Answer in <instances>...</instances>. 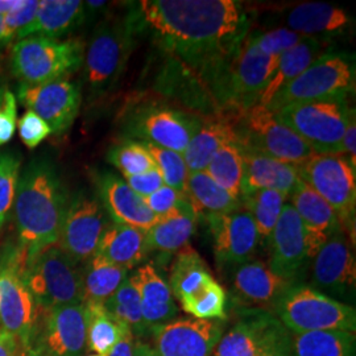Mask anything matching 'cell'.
<instances>
[{
    "mask_svg": "<svg viewBox=\"0 0 356 356\" xmlns=\"http://www.w3.org/2000/svg\"><path fill=\"white\" fill-rule=\"evenodd\" d=\"M198 216L188 198L179 206L177 211L165 219L159 220L152 229L145 232V245L149 252L177 254L189 245V241L195 232Z\"/></svg>",
    "mask_w": 356,
    "mask_h": 356,
    "instance_id": "obj_30",
    "label": "cell"
},
{
    "mask_svg": "<svg viewBox=\"0 0 356 356\" xmlns=\"http://www.w3.org/2000/svg\"><path fill=\"white\" fill-rule=\"evenodd\" d=\"M260 356H293L292 334L284 329Z\"/></svg>",
    "mask_w": 356,
    "mask_h": 356,
    "instance_id": "obj_52",
    "label": "cell"
},
{
    "mask_svg": "<svg viewBox=\"0 0 356 356\" xmlns=\"http://www.w3.org/2000/svg\"><path fill=\"white\" fill-rule=\"evenodd\" d=\"M67 204L65 185L51 161H31L19 178L13 202L16 245L26 267L42 251L57 245Z\"/></svg>",
    "mask_w": 356,
    "mask_h": 356,
    "instance_id": "obj_2",
    "label": "cell"
},
{
    "mask_svg": "<svg viewBox=\"0 0 356 356\" xmlns=\"http://www.w3.org/2000/svg\"><path fill=\"white\" fill-rule=\"evenodd\" d=\"M342 154L356 169V118L355 110L351 113L342 139Z\"/></svg>",
    "mask_w": 356,
    "mask_h": 356,
    "instance_id": "obj_51",
    "label": "cell"
},
{
    "mask_svg": "<svg viewBox=\"0 0 356 356\" xmlns=\"http://www.w3.org/2000/svg\"><path fill=\"white\" fill-rule=\"evenodd\" d=\"M134 346H135L134 335L127 334L115 344L114 348L106 356H134Z\"/></svg>",
    "mask_w": 356,
    "mask_h": 356,
    "instance_id": "obj_54",
    "label": "cell"
},
{
    "mask_svg": "<svg viewBox=\"0 0 356 356\" xmlns=\"http://www.w3.org/2000/svg\"><path fill=\"white\" fill-rule=\"evenodd\" d=\"M206 220L219 264L239 267L252 260L260 238L254 218L248 211L241 209L223 216H206Z\"/></svg>",
    "mask_w": 356,
    "mask_h": 356,
    "instance_id": "obj_21",
    "label": "cell"
},
{
    "mask_svg": "<svg viewBox=\"0 0 356 356\" xmlns=\"http://www.w3.org/2000/svg\"><path fill=\"white\" fill-rule=\"evenodd\" d=\"M238 140L235 126L225 119L204 122L182 153L191 173L204 172L216 151L227 141Z\"/></svg>",
    "mask_w": 356,
    "mask_h": 356,
    "instance_id": "obj_33",
    "label": "cell"
},
{
    "mask_svg": "<svg viewBox=\"0 0 356 356\" xmlns=\"http://www.w3.org/2000/svg\"><path fill=\"white\" fill-rule=\"evenodd\" d=\"M102 204L88 195H76L69 201L57 247L76 264H85L97 254L110 219Z\"/></svg>",
    "mask_w": 356,
    "mask_h": 356,
    "instance_id": "obj_14",
    "label": "cell"
},
{
    "mask_svg": "<svg viewBox=\"0 0 356 356\" xmlns=\"http://www.w3.org/2000/svg\"><path fill=\"white\" fill-rule=\"evenodd\" d=\"M204 172L234 198H239L242 191L244 161L238 140L225 143L213 156Z\"/></svg>",
    "mask_w": 356,
    "mask_h": 356,
    "instance_id": "obj_37",
    "label": "cell"
},
{
    "mask_svg": "<svg viewBox=\"0 0 356 356\" xmlns=\"http://www.w3.org/2000/svg\"><path fill=\"white\" fill-rule=\"evenodd\" d=\"M97 188L99 202L114 223L147 232L159 222L144 198L132 191L123 178L110 172H103L97 175Z\"/></svg>",
    "mask_w": 356,
    "mask_h": 356,
    "instance_id": "obj_22",
    "label": "cell"
},
{
    "mask_svg": "<svg viewBox=\"0 0 356 356\" xmlns=\"http://www.w3.org/2000/svg\"><path fill=\"white\" fill-rule=\"evenodd\" d=\"M97 254L128 270L138 267L148 254L145 232L111 222L103 234Z\"/></svg>",
    "mask_w": 356,
    "mask_h": 356,
    "instance_id": "obj_32",
    "label": "cell"
},
{
    "mask_svg": "<svg viewBox=\"0 0 356 356\" xmlns=\"http://www.w3.org/2000/svg\"><path fill=\"white\" fill-rule=\"evenodd\" d=\"M107 160L123 177L139 176L156 168L152 154L141 141L126 140L116 144L107 153Z\"/></svg>",
    "mask_w": 356,
    "mask_h": 356,
    "instance_id": "obj_41",
    "label": "cell"
},
{
    "mask_svg": "<svg viewBox=\"0 0 356 356\" xmlns=\"http://www.w3.org/2000/svg\"><path fill=\"white\" fill-rule=\"evenodd\" d=\"M272 313L293 334L356 330L354 306L339 302L302 282L294 284L284 293L272 307Z\"/></svg>",
    "mask_w": 356,
    "mask_h": 356,
    "instance_id": "obj_3",
    "label": "cell"
},
{
    "mask_svg": "<svg viewBox=\"0 0 356 356\" xmlns=\"http://www.w3.org/2000/svg\"><path fill=\"white\" fill-rule=\"evenodd\" d=\"M284 329L269 310L241 307L235 323L222 335L213 355L260 356Z\"/></svg>",
    "mask_w": 356,
    "mask_h": 356,
    "instance_id": "obj_20",
    "label": "cell"
},
{
    "mask_svg": "<svg viewBox=\"0 0 356 356\" xmlns=\"http://www.w3.org/2000/svg\"><path fill=\"white\" fill-rule=\"evenodd\" d=\"M19 101L28 111L38 114L51 129L61 135L73 126L82 104L81 85L69 79H58L40 85L22 83L17 89Z\"/></svg>",
    "mask_w": 356,
    "mask_h": 356,
    "instance_id": "obj_17",
    "label": "cell"
},
{
    "mask_svg": "<svg viewBox=\"0 0 356 356\" xmlns=\"http://www.w3.org/2000/svg\"><path fill=\"white\" fill-rule=\"evenodd\" d=\"M354 90V60L344 53L327 51L282 88L266 107L276 113L293 103L347 101Z\"/></svg>",
    "mask_w": 356,
    "mask_h": 356,
    "instance_id": "obj_6",
    "label": "cell"
},
{
    "mask_svg": "<svg viewBox=\"0 0 356 356\" xmlns=\"http://www.w3.org/2000/svg\"><path fill=\"white\" fill-rule=\"evenodd\" d=\"M214 281L204 259L188 245L177 252L168 284L170 292L182 306L204 292Z\"/></svg>",
    "mask_w": 356,
    "mask_h": 356,
    "instance_id": "obj_31",
    "label": "cell"
},
{
    "mask_svg": "<svg viewBox=\"0 0 356 356\" xmlns=\"http://www.w3.org/2000/svg\"><path fill=\"white\" fill-rule=\"evenodd\" d=\"M24 257L16 244L0 254V323L15 335L20 347H31L42 310L24 280Z\"/></svg>",
    "mask_w": 356,
    "mask_h": 356,
    "instance_id": "obj_7",
    "label": "cell"
},
{
    "mask_svg": "<svg viewBox=\"0 0 356 356\" xmlns=\"http://www.w3.org/2000/svg\"><path fill=\"white\" fill-rule=\"evenodd\" d=\"M85 58V44L79 38L31 36L19 40L11 51V70L22 83L40 85L78 72Z\"/></svg>",
    "mask_w": 356,
    "mask_h": 356,
    "instance_id": "obj_5",
    "label": "cell"
},
{
    "mask_svg": "<svg viewBox=\"0 0 356 356\" xmlns=\"http://www.w3.org/2000/svg\"><path fill=\"white\" fill-rule=\"evenodd\" d=\"M20 168L22 157L19 153L13 151L0 153V229L13 209Z\"/></svg>",
    "mask_w": 356,
    "mask_h": 356,
    "instance_id": "obj_44",
    "label": "cell"
},
{
    "mask_svg": "<svg viewBox=\"0 0 356 356\" xmlns=\"http://www.w3.org/2000/svg\"><path fill=\"white\" fill-rule=\"evenodd\" d=\"M292 285L294 282L277 276L266 263L251 260L236 267L232 296L241 307L266 309L272 313V307Z\"/></svg>",
    "mask_w": 356,
    "mask_h": 356,
    "instance_id": "obj_23",
    "label": "cell"
},
{
    "mask_svg": "<svg viewBox=\"0 0 356 356\" xmlns=\"http://www.w3.org/2000/svg\"><path fill=\"white\" fill-rule=\"evenodd\" d=\"M244 175L241 195L256 191H279L286 198L302 182L298 166L242 147Z\"/></svg>",
    "mask_w": 356,
    "mask_h": 356,
    "instance_id": "obj_25",
    "label": "cell"
},
{
    "mask_svg": "<svg viewBox=\"0 0 356 356\" xmlns=\"http://www.w3.org/2000/svg\"><path fill=\"white\" fill-rule=\"evenodd\" d=\"M185 198H186L185 195L164 185L149 197L144 198V201L156 218L161 220L175 214Z\"/></svg>",
    "mask_w": 356,
    "mask_h": 356,
    "instance_id": "obj_47",
    "label": "cell"
},
{
    "mask_svg": "<svg viewBox=\"0 0 356 356\" xmlns=\"http://www.w3.org/2000/svg\"><path fill=\"white\" fill-rule=\"evenodd\" d=\"M147 149L152 154L157 170L160 172L166 186L175 189L179 194L186 197V185L189 178V169L181 153L160 148L152 144L144 143Z\"/></svg>",
    "mask_w": 356,
    "mask_h": 356,
    "instance_id": "obj_42",
    "label": "cell"
},
{
    "mask_svg": "<svg viewBox=\"0 0 356 356\" xmlns=\"http://www.w3.org/2000/svg\"><path fill=\"white\" fill-rule=\"evenodd\" d=\"M16 356H40L38 354V351L32 347H20L19 353L16 354Z\"/></svg>",
    "mask_w": 356,
    "mask_h": 356,
    "instance_id": "obj_58",
    "label": "cell"
},
{
    "mask_svg": "<svg viewBox=\"0 0 356 356\" xmlns=\"http://www.w3.org/2000/svg\"><path fill=\"white\" fill-rule=\"evenodd\" d=\"M17 126V103L10 90L4 89L0 103V147L10 143Z\"/></svg>",
    "mask_w": 356,
    "mask_h": 356,
    "instance_id": "obj_48",
    "label": "cell"
},
{
    "mask_svg": "<svg viewBox=\"0 0 356 356\" xmlns=\"http://www.w3.org/2000/svg\"><path fill=\"white\" fill-rule=\"evenodd\" d=\"M13 40H15V38L8 32V29L6 28V24H4V16L0 15V45H6L8 42H11Z\"/></svg>",
    "mask_w": 356,
    "mask_h": 356,
    "instance_id": "obj_57",
    "label": "cell"
},
{
    "mask_svg": "<svg viewBox=\"0 0 356 356\" xmlns=\"http://www.w3.org/2000/svg\"><path fill=\"white\" fill-rule=\"evenodd\" d=\"M128 279V269L94 254L82 269L83 302L104 304Z\"/></svg>",
    "mask_w": 356,
    "mask_h": 356,
    "instance_id": "obj_35",
    "label": "cell"
},
{
    "mask_svg": "<svg viewBox=\"0 0 356 356\" xmlns=\"http://www.w3.org/2000/svg\"><path fill=\"white\" fill-rule=\"evenodd\" d=\"M327 51H330L329 41L318 38H302L291 49L284 51L277 61L273 76H270L259 99V104L267 106L282 88L304 73L310 65Z\"/></svg>",
    "mask_w": 356,
    "mask_h": 356,
    "instance_id": "obj_29",
    "label": "cell"
},
{
    "mask_svg": "<svg viewBox=\"0 0 356 356\" xmlns=\"http://www.w3.org/2000/svg\"><path fill=\"white\" fill-rule=\"evenodd\" d=\"M354 108L347 101L293 103L275 114L316 154H342V139Z\"/></svg>",
    "mask_w": 356,
    "mask_h": 356,
    "instance_id": "obj_8",
    "label": "cell"
},
{
    "mask_svg": "<svg viewBox=\"0 0 356 356\" xmlns=\"http://www.w3.org/2000/svg\"><path fill=\"white\" fill-rule=\"evenodd\" d=\"M131 280L140 297L143 318L149 329L176 319L178 306L175 302L168 281L152 264H144L135 270Z\"/></svg>",
    "mask_w": 356,
    "mask_h": 356,
    "instance_id": "obj_27",
    "label": "cell"
},
{
    "mask_svg": "<svg viewBox=\"0 0 356 356\" xmlns=\"http://www.w3.org/2000/svg\"><path fill=\"white\" fill-rule=\"evenodd\" d=\"M103 305L110 316L126 326L138 341L149 335V329L141 313L140 297L131 277H128Z\"/></svg>",
    "mask_w": 356,
    "mask_h": 356,
    "instance_id": "obj_38",
    "label": "cell"
},
{
    "mask_svg": "<svg viewBox=\"0 0 356 356\" xmlns=\"http://www.w3.org/2000/svg\"><path fill=\"white\" fill-rule=\"evenodd\" d=\"M289 198L293 209L302 222L309 254L313 260L331 236L342 229L339 218L330 204L304 181Z\"/></svg>",
    "mask_w": 356,
    "mask_h": 356,
    "instance_id": "obj_24",
    "label": "cell"
},
{
    "mask_svg": "<svg viewBox=\"0 0 356 356\" xmlns=\"http://www.w3.org/2000/svg\"><path fill=\"white\" fill-rule=\"evenodd\" d=\"M279 58L261 53L250 36H245L218 76L219 79L225 78L222 79L225 102L234 104L243 113L257 104Z\"/></svg>",
    "mask_w": 356,
    "mask_h": 356,
    "instance_id": "obj_12",
    "label": "cell"
},
{
    "mask_svg": "<svg viewBox=\"0 0 356 356\" xmlns=\"http://www.w3.org/2000/svg\"><path fill=\"white\" fill-rule=\"evenodd\" d=\"M89 356H103V355H89Z\"/></svg>",
    "mask_w": 356,
    "mask_h": 356,
    "instance_id": "obj_60",
    "label": "cell"
},
{
    "mask_svg": "<svg viewBox=\"0 0 356 356\" xmlns=\"http://www.w3.org/2000/svg\"><path fill=\"white\" fill-rule=\"evenodd\" d=\"M268 267L277 276L294 284L301 282L312 263L305 229L292 204H285L269 239Z\"/></svg>",
    "mask_w": 356,
    "mask_h": 356,
    "instance_id": "obj_18",
    "label": "cell"
},
{
    "mask_svg": "<svg viewBox=\"0 0 356 356\" xmlns=\"http://www.w3.org/2000/svg\"><path fill=\"white\" fill-rule=\"evenodd\" d=\"M86 17L85 1L79 0H42L35 20L22 29L16 38L38 36L60 38L81 26Z\"/></svg>",
    "mask_w": 356,
    "mask_h": 356,
    "instance_id": "obj_28",
    "label": "cell"
},
{
    "mask_svg": "<svg viewBox=\"0 0 356 356\" xmlns=\"http://www.w3.org/2000/svg\"><path fill=\"white\" fill-rule=\"evenodd\" d=\"M235 131L239 145L293 165L305 164L314 154L292 128L259 103L243 113L241 127Z\"/></svg>",
    "mask_w": 356,
    "mask_h": 356,
    "instance_id": "obj_11",
    "label": "cell"
},
{
    "mask_svg": "<svg viewBox=\"0 0 356 356\" xmlns=\"http://www.w3.org/2000/svg\"><path fill=\"white\" fill-rule=\"evenodd\" d=\"M293 356H355V332L312 331L292 334Z\"/></svg>",
    "mask_w": 356,
    "mask_h": 356,
    "instance_id": "obj_36",
    "label": "cell"
},
{
    "mask_svg": "<svg viewBox=\"0 0 356 356\" xmlns=\"http://www.w3.org/2000/svg\"><path fill=\"white\" fill-rule=\"evenodd\" d=\"M191 318L204 321H226L227 318V293L214 281L204 292L197 296L188 304L181 306Z\"/></svg>",
    "mask_w": 356,
    "mask_h": 356,
    "instance_id": "obj_43",
    "label": "cell"
},
{
    "mask_svg": "<svg viewBox=\"0 0 356 356\" xmlns=\"http://www.w3.org/2000/svg\"><path fill=\"white\" fill-rule=\"evenodd\" d=\"M282 22L284 28L304 38H325L346 31L351 24V17L343 8L329 3L305 1L284 13Z\"/></svg>",
    "mask_w": 356,
    "mask_h": 356,
    "instance_id": "obj_26",
    "label": "cell"
},
{
    "mask_svg": "<svg viewBox=\"0 0 356 356\" xmlns=\"http://www.w3.org/2000/svg\"><path fill=\"white\" fill-rule=\"evenodd\" d=\"M134 38L127 19H107L97 26L82 65L90 102L102 99L116 86L126 69Z\"/></svg>",
    "mask_w": 356,
    "mask_h": 356,
    "instance_id": "obj_4",
    "label": "cell"
},
{
    "mask_svg": "<svg viewBox=\"0 0 356 356\" xmlns=\"http://www.w3.org/2000/svg\"><path fill=\"white\" fill-rule=\"evenodd\" d=\"M301 179L330 204L347 236L354 239L356 169L343 154H313L298 166Z\"/></svg>",
    "mask_w": 356,
    "mask_h": 356,
    "instance_id": "obj_10",
    "label": "cell"
},
{
    "mask_svg": "<svg viewBox=\"0 0 356 356\" xmlns=\"http://www.w3.org/2000/svg\"><path fill=\"white\" fill-rule=\"evenodd\" d=\"M20 350V343L17 338L7 332L0 330V356H16Z\"/></svg>",
    "mask_w": 356,
    "mask_h": 356,
    "instance_id": "obj_53",
    "label": "cell"
},
{
    "mask_svg": "<svg viewBox=\"0 0 356 356\" xmlns=\"http://www.w3.org/2000/svg\"><path fill=\"white\" fill-rule=\"evenodd\" d=\"M123 179L127 182L128 186L132 191H135L138 195H140L141 198L149 197L154 191H159L160 188H163L165 185L157 168H154L152 170H148L139 176L123 177Z\"/></svg>",
    "mask_w": 356,
    "mask_h": 356,
    "instance_id": "obj_50",
    "label": "cell"
},
{
    "mask_svg": "<svg viewBox=\"0 0 356 356\" xmlns=\"http://www.w3.org/2000/svg\"><path fill=\"white\" fill-rule=\"evenodd\" d=\"M38 6H40V0H24L19 8L4 16L6 28L13 35V38H16V35L22 29H24L35 20Z\"/></svg>",
    "mask_w": 356,
    "mask_h": 356,
    "instance_id": "obj_49",
    "label": "cell"
},
{
    "mask_svg": "<svg viewBox=\"0 0 356 356\" xmlns=\"http://www.w3.org/2000/svg\"><path fill=\"white\" fill-rule=\"evenodd\" d=\"M310 264L312 288L343 304L355 300V256L343 229L331 236Z\"/></svg>",
    "mask_w": 356,
    "mask_h": 356,
    "instance_id": "obj_16",
    "label": "cell"
},
{
    "mask_svg": "<svg viewBox=\"0 0 356 356\" xmlns=\"http://www.w3.org/2000/svg\"><path fill=\"white\" fill-rule=\"evenodd\" d=\"M195 115L166 107L147 106L138 110L128 122L129 135L141 143L184 153L191 138L202 126Z\"/></svg>",
    "mask_w": 356,
    "mask_h": 356,
    "instance_id": "obj_15",
    "label": "cell"
},
{
    "mask_svg": "<svg viewBox=\"0 0 356 356\" xmlns=\"http://www.w3.org/2000/svg\"><path fill=\"white\" fill-rule=\"evenodd\" d=\"M32 348L40 356H82L88 347V310L82 304L42 312Z\"/></svg>",
    "mask_w": 356,
    "mask_h": 356,
    "instance_id": "obj_13",
    "label": "cell"
},
{
    "mask_svg": "<svg viewBox=\"0 0 356 356\" xmlns=\"http://www.w3.org/2000/svg\"><path fill=\"white\" fill-rule=\"evenodd\" d=\"M186 198L198 216H223L242 209L241 200L222 189L204 170L189 175Z\"/></svg>",
    "mask_w": 356,
    "mask_h": 356,
    "instance_id": "obj_34",
    "label": "cell"
},
{
    "mask_svg": "<svg viewBox=\"0 0 356 356\" xmlns=\"http://www.w3.org/2000/svg\"><path fill=\"white\" fill-rule=\"evenodd\" d=\"M85 306L88 310V347L98 355H107L124 335L132 334L110 316L103 304L86 302Z\"/></svg>",
    "mask_w": 356,
    "mask_h": 356,
    "instance_id": "obj_39",
    "label": "cell"
},
{
    "mask_svg": "<svg viewBox=\"0 0 356 356\" xmlns=\"http://www.w3.org/2000/svg\"><path fill=\"white\" fill-rule=\"evenodd\" d=\"M134 36L148 33L193 69L219 76L247 36V13L235 0H140L131 3Z\"/></svg>",
    "mask_w": 356,
    "mask_h": 356,
    "instance_id": "obj_1",
    "label": "cell"
},
{
    "mask_svg": "<svg viewBox=\"0 0 356 356\" xmlns=\"http://www.w3.org/2000/svg\"><path fill=\"white\" fill-rule=\"evenodd\" d=\"M239 200L243 209L254 218L260 242L266 244L288 198L279 191H256L242 194Z\"/></svg>",
    "mask_w": 356,
    "mask_h": 356,
    "instance_id": "obj_40",
    "label": "cell"
},
{
    "mask_svg": "<svg viewBox=\"0 0 356 356\" xmlns=\"http://www.w3.org/2000/svg\"><path fill=\"white\" fill-rule=\"evenodd\" d=\"M254 47L270 57H280L284 51L291 49L296 44H298L304 36L289 31L284 26L267 31L264 33H259L250 36Z\"/></svg>",
    "mask_w": 356,
    "mask_h": 356,
    "instance_id": "obj_45",
    "label": "cell"
},
{
    "mask_svg": "<svg viewBox=\"0 0 356 356\" xmlns=\"http://www.w3.org/2000/svg\"><path fill=\"white\" fill-rule=\"evenodd\" d=\"M153 351L157 356H211L225 334L223 321L177 318L153 327Z\"/></svg>",
    "mask_w": 356,
    "mask_h": 356,
    "instance_id": "obj_19",
    "label": "cell"
},
{
    "mask_svg": "<svg viewBox=\"0 0 356 356\" xmlns=\"http://www.w3.org/2000/svg\"><path fill=\"white\" fill-rule=\"evenodd\" d=\"M24 0H0V15L6 16L19 8Z\"/></svg>",
    "mask_w": 356,
    "mask_h": 356,
    "instance_id": "obj_55",
    "label": "cell"
},
{
    "mask_svg": "<svg viewBox=\"0 0 356 356\" xmlns=\"http://www.w3.org/2000/svg\"><path fill=\"white\" fill-rule=\"evenodd\" d=\"M134 356H157L153 351L152 347L140 341H135L134 346Z\"/></svg>",
    "mask_w": 356,
    "mask_h": 356,
    "instance_id": "obj_56",
    "label": "cell"
},
{
    "mask_svg": "<svg viewBox=\"0 0 356 356\" xmlns=\"http://www.w3.org/2000/svg\"><path fill=\"white\" fill-rule=\"evenodd\" d=\"M17 128L20 139L29 149H35L51 135V127L38 114L28 110L17 122Z\"/></svg>",
    "mask_w": 356,
    "mask_h": 356,
    "instance_id": "obj_46",
    "label": "cell"
},
{
    "mask_svg": "<svg viewBox=\"0 0 356 356\" xmlns=\"http://www.w3.org/2000/svg\"><path fill=\"white\" fill-rule=\"evenodd\" d=\"M3 92H4V89L0 88V103H1V99H3Z\"/></svg>",
    "mask_w": 356,
    "mask_h": 356,
    "instance_id": "obj_59",
    "label": "cell"
},
{
    "mask_svg": "<svg viewBox=\"0 0 356 356\" xmlns=\"http://www.w3.org/2000/svg\"><path fill=\"white\" fill-rule=\"evenodd\" d=\"M24 280L42 312L83 302L82 269L57 245L42 251L24 268Z\"/></svg>",
    "mask_w": 356,
    "mask_h": 356,
    "instance_id": "obj_9",
    "label": "cell"
}]
</instances>
